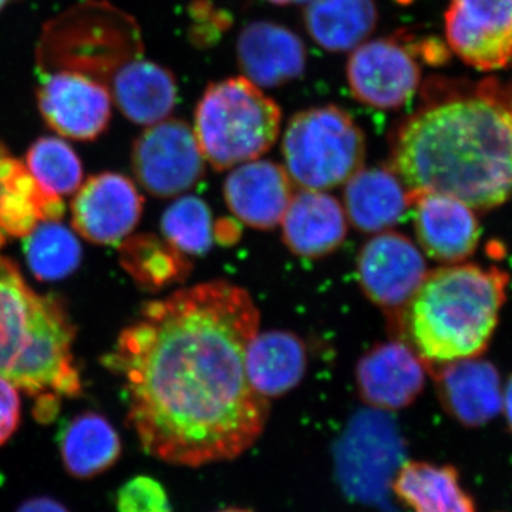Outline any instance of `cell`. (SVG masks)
Masks as SVG:
<instances>
[{"mask_svg":"<svg viewBox=\"0 0 512 512\" xmlns=\"http://www.w3.org/2000/svg\"><path fill=\"white\" fill-rule=\"evenodd\" d=\"M258 330L247 289L221 279L144 303L101 363L123 382L128 424L148 456L201 467L254 446L269 419L245 372Z\"/></svg>","mask_w":512,"mask_h":512,"instance_id":"cell-1","label":"cell"},{"mask_svg":"<svg viewBox=\"0 0 512 512\" xmlns=\"http://www.w3.org/2000/svg\"><path fill=\"white\" fill-rule=\"evenodd\" d=\"M404 120L390 170L409 195H450L476 210L512 198V79L456 84Z\"/></svg>","mask_w":512,"mask_h":512,"instance_id":"cell-2","label":"cell"},{"mask_svg":"<svg viewBox=\"0 0 512 512\" xmlns=\"http://www.w3.org/2000/svg\"><path fill=\"white\" fill-rule=\"evenodd\" d=\"M507 284V274L497 268L436 269L396 312L400 336L427 367L477 357L493 338Z\"/></svg>","mask_w":512,"mask_h":512,"instance_id":"cell-3","label":"cell"},{"mask_svg":"<svg viewBox=\"0 0 512 512\" xmlns=\"http://www.w3.org/2000/svg\"><path fill=\"white\" fill-rule=\"evenodd\" d=\"M74 336L62 301L33 291L15 262L0 255V377L37 399L79 396Z\"/></svg>","mask_w":512,"mask_h":512,"instance_id":"cell-4","label":"cell"},{"mask_svg":"<svg viewBox=\"0 0 512 512\" xmlns=\"http://www.w3.org/2000/svg\"><path fill=\"white\" fill-rule=\"evenodd\" d=\"M141 56L137 23L109 3L87 2L46 26L37 49V69L72 70L109 87L121 66Z\"/></svg>","mask_w":512,"mask_h":512,"instance_id":"cell-5","label":"cell"},{"mask_svg":"<svg viewBox=\"0 0 512 512\" xmlns=\"http://www.w3.org/2000/svg\"><path fill=\"white\" fill-rule=\"evenodd\" d=\"M281 131V110L247 77L212 83L195 110L194 133L215 170L237 167L265 154Z\"/></svg>","mask_w":512,"mask_h":512,"instance_id":"cell-6","label":"cell"},{"mask_svg":"<svg viewBox=\"0 0 512 512\" xmlns=\"http://www.w3.org/2000/svg\"><path fill=\"white\" fill-rule=\"evenodd\" d=\"M282 153L289 177L303 190H332L362 170L366 138L345 110L313 107L289 121Z\"/></svg>","mask_w":512,"mask_h":512,"instance_id":"cell-7","label":"cell"},{"mask_svg":"<svg viewBox=\"0 0 512 512\" xmlns=\"http://www.w3.org/2000/svg\"><path fill=\"white\" fill-rule=\"evenodd\" d=\"M403 456L393 419L382 410H365L350 421L336 451L340 480L363 500H377L392 484Z\"/></svg>","mask_w":512,"mask_h":512,"instance_id":"cell-8","label":"cell"},{"mask_svg":"<svg viewBox=\"0 0 512 512\" xmlns=\"http://www.w3.org/2000/svg\"><path fill=\"white\" fill-rule=\"evenodd\" d=\"M131 163L141 187L160 198L191 190L205 173V158L194 130L177 119L148 126L134 143Z\"/></svg>","mask_w":512,"mask_h":512,"instance_id":"cell-9","label":"cell"},{"mask_svg":"<svg viewBox=\"0 0 512 512\" xmlns=\"http://www.w3.org/2000/svg\"><path fill=\"white\" fill-rule=\"evenodd\" d=\"M37 104L47 126L62 137L92 141L109 127V87L72 70L39 72Z\"/></svg>","mask_w":512,"mask_h":512,"instance_id":"cell-10","label":"cell"},{"mask_svg":"<svg viewBox=\"0 0 512 512\" xmlns=\"http://www.w3.org/2000/svg\"><path fill=\"white\" fill-rule=\"evenodd\" d=\"M448 45L478 70H497L512 59V0H451Z\"/></svg>","mask_w":512,"mask_h":512,"instance_id":"cell-11","label":"cell"},{"mask_svg":"<svg viewBox=\"0 0 512 512\" xmlns=\"http://www.w3.org/2000/svg\"><path fill=\"white\" fill-rule=\"evenodd\" d=\"M427 276L423 255L399 232L383 231L367 241L357 258V278L379 308L399 312Z\"/></svg>","mask_w":512,"mask_h":512,"instance_id":"cell-12","label":"cell"},{"mask_svg":"<svg viewBox=\"0 0 512 512\" xmlns=\"http://www.w3.org/2000/svg\"><path fill=\"white\" fill-rule=\"evenodd\" d=\"M346 76L350 92L360 103L376 109H399L416 93L420 67L396 40L377 39L353 50Z\"/></svg>","mask_w":512,"mask_h":512,"instance_id":"cell-13","label":"cell"},{"mask_svg":"<svg viewBox=\"0 0 512 512\" xmlns=\"http://www.w3.org/2000/svg\"><path fill=\"white\" fill-rule=\"evenodd\" d=\"M143 214V197L126 175L101 173L80 187L72 202L77 234L99 245H119Z\"/></svg>","mask_w":512,"mask_h":512,"instance_id":"cell-14","label":"cell"},{"mask_svg":"<svg viewBox=\"0 0 512 512\" xmlns=\"http://www.w3.org/2000/svg\"><path fill=\"white\" fill-rule=\"evenodd\" d=\"M427 366L404 342L380 343L357 362L360 396L373 409H406L423 392Z\"/></svg>","mask_w":512,"mask_h":512,"instance_id":"cell-15","label":"cell"},{"mask_svg":"<svg viewBox=\"0 0 512 512\" xmlns=\"http://www.w3.org/2000/svg\"><path fill=\"white\" fill-rule=\"evenodd\" d=\"M421 248L430 258L458 264L474 254L481 228L473 208L450 195L424 192L409 195Z\"/></svg>","mask_w":512,"mask_h":512,"instance_id":"cell-16","label":"cell"},{"mask_svg":"<svg viewBox=\"0 0 512 512\" xmlns=\"http://www.w3.org/2000/svg\"><path fill=\"white\" fill-rule=\"evenodd\" d=\"M444 410L458 423L481 427L503 410V387L493 363L477 357L429 367Z\"/></svg>","mask_w":512,"mask_h":512,"instance_id":"cell-17","label":"cell"},{"mask_svg":"<svg viewBox=\"0 0 512 512\" xmlns=\"http://www.w3.org/2000/svg\"><path fill=\"white\" fill-rule=\"evenodd\" d=\"M224 195L238 220L252 228L272 229L288 210L292 180L284 167L272 161H247L228 175Z\"/></svg>","mask_w":512,"mask_h":512,"instance_id":"cell-18","label":"cell"},{"mask_svg":"<svg viewBox=\"0 0 512 512\" xmlns=\"http://www.w3.org/2000/svg\"><path fill=\"white\" fill-rule=\"evenodd\" d=\"M237 55L244 77L258 87L282 86L305 72L301 37L276 23L248 25L238 37Z\"/></svg>","mask_w":512,"mask_h":512,"instance_id":"cell-19","label":"cell"},{"mask_svg":"<svg viewBox=\"0 0 512 512\" xmlns=\"http://www.w3.org/2000/svg\"><path fill=\"white\" fill-rule=\"evenodd\" d=\"M282 232L286 247L305 258H320L336 251L348 234L346 212L340 202L323 191L303 190L293 195Z\"/></svg>","mask_w":512,"mask_h":512,"instance_id":"cell-20","label":"cell"},{"mask_svg":"<svg viewBox=\"0 0 512 512\" xmlns=\"http://www.w3.org/2000/svg\"><path fill=\"white\" fill-rule=\"evenodd\" d=\"M111 100L121 113L140 126L168 119L177 100L173 73L143 56L121 66L109 84Z\"/></svg>","mask_w":512,"mask_h":512,"instance_id":"cell-21","label":"cell"},{"mask_svg":"<svg viewBox=\"0 0 512 512\" xmlns=\"http://www.w3.org/2000/svg\"><path fill=\"white\" fill-rule=\"evenodd\" d=\"M308 367L305 342L289 330L256 333L248 343L245 372L256 393L276 399L291 392Z\"/></svg>","mask_w":512,"mask_h":512,"instance_id":"cell-22","label":"cell"},{"mask_svg":"<svg viewBox=\"0 0 512 512\" xmlns=\"http://www.w3.org/2000/svg\"><path fill=\"white\" fill-rule=\"evenodd\" d=\"M345 207L359 231L383 232L402 221L410 207L409 192L390 168H367L346 184Z\"/></svg>","mask_w":512,"mask_h":512,"instance_id":"cell-23","label":"cell"},{"mask_svg":"<svg viewBox=\"0 0 512 512\" xmlns=\"http://www.w3.org/2000/svg\"><path fill=\"white\" fill-rule=\"evenodd\" d=\"M59 451L69 476L90 480L116 466L123 447L119 433L106 417L83 412L64 423Z\"/></svg>","mask_w":512,"mask_h":512,"instance_id":"cell-24","label":"cell"},{"mask_svg":"<svg viewBox=\"0 0 512 512\" xmlns=\"http://www.w3.org/2000/svg\"><path fill=\"white\" fill-rule=\"evenodd\" d=\"M392 491L414 512H476L473 498L460 483L453 466L406 461L394 474Z\"/></svg>","mask_w":512,"mask_h":512,"instance_id":"cell-25","label":"cell"},{"mask_svg":"<svg viewBox=\"0 0 512 512\" xmlns=\"http://www.w3.org/2000/svg\"><path fill=\"white\" fill-rule=\"evenodd\" d=\"M309 35L329 52H349L372 35L377 25L375 0H309Z\"/></svg>","mask_w":512,"mask_h":512,"instance_id":"cell-26","label":"cell"},{"mask_svg":"<svg viewBox=\"0 0 512 512\" xmlns=\"http://www.w3.org/2000/svg\"><path fill=\"white\" fill-rule=\"evenodd\" d=\"M120 264L140 288L153 292L183 281L190 272L183 252L153 234L121 242Z\"/></svg>","mask_w":512,"mask_h":512,"instance_id":"cell-27","label":"cell"},{"mask_svg":"<svg viewBox=\"0 0 512 512\" xmlns=\"http://www.w3.org/2000/svg\"><path fill=\"white\" fill-rule=\"evenodd\" d=\"M23 241L30 271L39 281H60L82 264L79 239L60 221H43Z\"/></svg>","mask_w":512,"mask_h":512,"instance_id":"cell-28","label":"cell"},{"mask_svg":"<svg viewBox=\"0 0 512 512\" xmlns=\"http://www.w3.org/2000/svg\"><path fill=\"white\" fill-rule=\"evenodd\" d=\"M25 165L47 194L63 197L82 187V161L62 138L40 137L26 153Z\"/></svg>","mask_w":512,"mask_h":512,"instance_id":"cell-29","label":"cell"},{"mask_svg":"<svg viewBox=\"0 0 512 512\" xmlns=\"http://www.w3.org/2000/svg\"><path fill=\"white\" fill-rule=\"evenodd\" d=\"M161 231L184 255H204L212 247V215L207 202L194 195L178 198L165 210Z\"/></svg>","mask_w":512,"mask_h":512,"instance_id":"cell-30","label":"cell"},{"mask_svg":"<svg viewBox=\"0 0 512 512\" xmlns=\"http://www.w3.org/2000/svg\"><path fill=\"white\" fill-rule=\"evenodd\" d=\"M119 512H174L164 485L150 476L130 478L116 494Z\"/></svg>","mask_w":512,"mask_h":512,"instance_id":"cell-31","label":"cell"},{"mask_svg":"<svg viewBox=\"0 0 512 512\" xmlns=\"http://www.w3.org/2000/svg\"><path fill=\"white\" fill-rule=\"evenodd\" d=\"M20 424L18 387L0 377V446L16 433Z\"/></svg>","mask_w":512,"mask_h":512,"instance_id":"cell-32","label":"cell"},{"mask_svg":"<svg viewBox=\"0 0 512 512\" xmlns=\"http://www.w3.org/2000/svg\"><path fill=\"white\" fill-rule=\"evenodd\" d=\"M16 512H70L66 505L52 497H33L25 501Z\"/></svg>","mask_w":512,"mask_h":512,"instance_id":"cell-33","label":"cell"},{"mask_svg":"<svg viewBox=\"0 0 512 512\" xmlns=\"http://www.w3.org/2000/svg\"><path fill=\"white\" fill-rule=\"evenodd\" d=\"M23 167L25 164L9 156L8 151L0 146V184L8 183L10 178L18 174Z\"/></svg>","mask_w":512,"mask_h":512,"instance_id":"cell-34","label":"cell"},{"mask_svg":"<svg viewBox=\"0 0 512 512\" xmlns=\"http://www.w3.org/2000/svg\"><path fill=\"white\" fill-rule=\"evenodd\" d=\"M503 410L508 427L512 431V376L508 379L503 390Z\"/></svg>","mask_w":512,"mask_h":512,"instance_id":"cell-35","label":"cell"},{"mask_svg":"<svg viewBox=\"0 0 512 512\" xmlns=\"http://www.w3.org/2000/svg\"><path fill=\"white\" fill-rule=\"evenodd\" d=\"M269 2L275 3V5H292V3L309 2V0H269Z\"/></svg>","mask_w":512,"mask_h":512,"instance_id":"cell-36","label":"cell"},{"mask_svg":"<svg viewBox=\"0 0 512 512\" xmlns=\"http://www.w3.org/2000/svg\"><path fill=\"white\" fill-rule=\"evenodd\" d=\"M217 512H252L249 510H244V508H225V510L217 511Z\"/></svg>","mask_w":512,"mask_h":512,"instance_id":"cell-37","label":"cell"},{"mask_svg":"<svg viewBox=\"0 0 512 512\" xmlns=\"http://www.w3.org/2000/svg\"><path fill=\"white\" fill-rule=\"evenodd\" d=\"M0 191H2V184H0ZM6 241V235L3 234L2 231H0V248L3 247V244H5Z\"/></svg>","mask_w":512,"mask_h":512,"instance_id":"cell-38","label":"cell"},{"mask_svg":"<svg viewBox=\"0 0 512 512\" xmlns=\"http://www.w3.org/2000/svg\"><path fill=\"white\" fill-rule=\"evenodd\" d=\"M9 0H0V10L5 8L6 5H8Z\"/></svg>","mask_w":512,"mask_h":512,"instance_id":"cell-39","label":"cell"}]
</instances>
